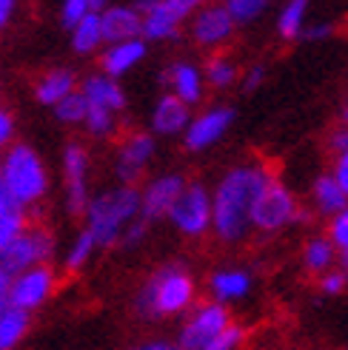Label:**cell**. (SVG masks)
Returning <instances> with one entry per match:
<instances>
[{"instance_id":"1","label":"cell","mask_w":348,"mask_h":350,"mask_svg":"<svg viewBox=\"0 0 348 350\" xmlns=\"http://www.w3.org/2000/svg\"><path fill=\"white\" fill-rule=\"evenodd\" d=\"M271 180V174L266 168L257 165H243L232 168L220 180L212 205H214V231L225 242H237L251 225V208Z\"/></svg>"},{"instance_id":"2","label":"cell","mask_w":348,"mask_h":350,"mask_svg":"<svg viewBox=\"0 0 348 350\" xmlns=\"http://www.w3.org/2000/svg\"><path fill=\"white\" fill-rule=\"evenodd\" d=\"M86 231H89L97 245H112L140 219V194L132 185H120L112 191H103L89 202L86 211Z\"/></svg>"},{"instance_id":"3","label":"cell","mask_w":348,"mask_h":350,"mask_svg":"<svg viewBox=\"0 0 348 350\" xmlns=\"http://www.w3.org/2000/svg\"><path fill=\"white\" fill-rule=\"evenodd\" d=\"M195 299V282L180 265H166L158 273H151V279L143 285V291L137 293V313L140 317H171L180 313Z\"/></svg>"},{"instance_id":"4","label":"cell","mask_w":348,"mask_h":350,"mask_svg":"<svg viewBox=\"0 0 348 350\" xmlns=\"http://www.w3.org/2000/svg\"><path fill=\"white\" fill-rule=\"evenodd\" d=\"M0 183L6 185L14 202H21L23 208L38 202L49 188L46 168L40 163V157L29 146H12L3 154V160H0Z\"/></svg>"},{"instance_id":"5","label":"cell","mask_w":348,"mask_h":350,"mask_svg":"<svg viewBox=\"0 0 348 350\" xmlns=\"http://www.w3.org/2000/svg\"><path fill=\"white\" fill-rule=\"evenodd\" d=\"M297 217L300 211H297V202H294L291 191L280 180L271 177L251 208V225L260 231H280L283 225L294 222Z\"/></svg>"},{"instance_id":"6","label":"cell","mask_w":348,"mask_h":350,"mask_svg":"<svg viewBox=\"0 0 348 350\" xmlns=\"http://www.w3.org/2000/svg\"><path fill=\"white\" fill-rule=\"evenodd\" d=\"M51 256V237L43 228H26L17 239L9 242V248L0 254V265L12 276H21L32 268H40Z\"/></svg>"},{"instance_id":"7","label":"cell","mask_w":348,"mask_h":350,"mask_svg":"<svg viewBox=\"0 0 348 350\" xmlns=\"http://www.w3.org/2000/svg\"><path fill=\"white\" fill-rule=\"evenodd\" d=\"M171 222L188 237H200L208 225L214 222V205L208 191L200 183H191L186 185V191L180 194L177 205L171 211Z\"/></svg>"},{"instance_id":"8","label":"cell","mask_w":348,"mask_h":350,"mask_svg":"<svg viewBox=\"0 0 348 350\" xmlns=\"http://www.w3.org/2000/svg\"><path fill=\"white\" fill-rule=\"evenodd\" d=\"M63 180H66V205L72 214L89 211V154L80 143H69L63 151Z\"/></svg>"},{"instance_id":"9","label":"cell","mask_w":348,"mask_h":350,"mask_svg":"<svg viewBox=\"0 0 348 350\" xmlns=\"http://www.w3.org/2000/svg\"><path fill=\"white\" fill-rule=\"evenodd\" d=\"M143 9V38L149 40H169L177 34V26L197 9L195 0H154L140 3Z\"/></svg>"},{"instance_id":"10","label":"cell","mask_w":348,"mask_h":350,"mask_svg":"<svg viewBox=\"0 0 348 350\" xmlns=\"http://www.w3.org/2000/svg\"><path fill=\"white\" fill-rule=\"evenodd\" d=\"M229 325V310L223 305H203L180 330V350H206Z\"/></svg>"},{"instance_id":"11","label":"cell","mask_w":348,"mask_h":350,"mask_svg":"<svg viewBox=\"0 0 348 350\" xmlns=\"http://www.w3.org/2000/svg\"><path fill=\"white\" fill-rule=\"evenodd\" d=\"M183 191H186V183H183V177H177V174H166V177L151 180L140 194V219L154 222L160 217H171Z\"/></svg>"},{"instance_id":"12","label":"cell","mask_w":348,"mask_h":350,"mask_svg":"<svg viewBox=\"0 0 348 350\" xmlns=\"http://www.w3.org/2000/svg\"><path fill=\"white\" fill-rule=\"evenodd\" d=\"M51 288H55V273H51L49 265L40 268H32L21 276H14V285H12V308L17 310H34L38 305H43L49 299Z\"/></svg>"},{"instance_id":"13","label":"cell","mask_w":348,"mask_h":350,"mask_svg":"<svg viewBox=\"0 0 348 350\" xmlns=\"http://www.w3.org/2000/svg\"><path fill=\"white\" fill-rule=\"evenodd\" d=\"M100 23H103V40L109 46L114 43H129V40H140L143 34V14L134 6H109L100 12Z\"/></svg>"},{"instance_id":"14","label":"cell","mask_w":348,"mask_h":350,"mask_svg":"<svg viewBox=\"0 0 348 350\" xmlns=\"http://www.w3.org/2000/svg\"><path fill=\"white\" fill-rule=\"evenodd\" d=\"M232 31H234V17L229 6H206L191 21V34H195L200 46H217L229 40Z\"/></svg>"},{"instance_id":"15","label":"cell","mask_w":348,"mask_h":350,"mask_svg":"<svg viewBox=\"0 0 348 350\" xmlns=\"http://www.w3.org/2000/svg\"><path fill=\"white\" fill-rule=\"evenodd\" d=\"M234 111L232 109H212V111H203L200 117L191 120V126L186 131V146L191 151H203L208 146H214L217 139L225 134V129L232 126Z\"/></svg>"},{"instance_id":"16","label":"cell","mask_w":348,"mask_h":350,"mask_svg":"<svg viewBox=\"0 0 348 350\" xmlns=\"http://www.w3.org/2000/svg\"><path fill=\"white\" fill-rule=\"evenodd\" d=\"M151 154H154V139L149 134H134L126 139L117 157V177L123 180V185L134 188V180L140 177V171L151 160Z\"/></svg>"},{"instance_id":"17","label":"cell","mask_w":348,"mask_h":350,"mask_svg":"<svg viewBox=\"0 0 348 350\" xmlns=\"http://www.w3.org/2000/svg\"><path fill=\"white\" fill-rule=\"evenodd\" d=\"M151 126L158 134H180V131H188L191 120H188V106L174 97V94H166L158 100L154 106V114H151Z\"/></svg>"},{"instance_id":"18","label":"cell","mask_w":348,"mask_h":350,"mask_svg":"<svg viewBox=\"0 0 348 350\" xmlns=\"http://www.w3.org/2000/svg\"><path fill=\"white\" fill-rule=\"evenodd\" d=\"M83 97L89 100V106H100V109H109V111H120L126 106V94L123 89L117 85L114 77L109 75H97V77H86L83 83Z\"/></svg>"},{"instance_id":"19","label":"cell","mask_w":348,"mask_h":350,"mask_svg":"<svg viewBox=\"0 0 348 350\" xmlns=\"http://www.w3.org/2000/svg\"><path fill=\"white\" fill-rule=\"evenodd\" d=\"M26 231V217L23 205L14 202V197L6 191V185L0 183V254L9 248V242L17 239Z\"/></svg>"},{"instance_id":"20","label":"cell","mask_w":348,"mask_h":350,"mask_svg":"<svg viewBox=\"0 0 348 350\" xmlns=\"http://www.w3.org/2000/svg\"><path fill=\"white\" fill-rule=\"evenodd\" d=\"M146 55V43L143 40H129V43H114L106 49V55H103V72L109 77H120L126 75L132 66H137Z\"/></svg>"},{"instance_id":"21","label":"cell","mask_w":348,"mask_h":350,"mask_svg":"<svg viewBox=\"0 0 348 350\" xmlns=\"http://www.w3.org/2000/svg\"><path fill=\"white\" fill-rule=\"evenodd\" d=\"M38 100L43 106H60L66 97L75 94V75L69 68H58V72H49L38 80V89H34Z\"/></svg>"},{"instance_id":"22","label":"cell","mask_w":348,"mask_h":350,"mask_svg":"<svg viewBox=\"0 0 348 350\" xmlns=\"http://www.w3.org/2000/svg\"><path fill=\"white\" fill-rule=\"evenodd\" d=\"M169 83L174 89V97H180L186 106L197 103L203 94V77L191 63H174L169 68Z\"/></svg>"},{"instance_id":"23","label":"cell","mask_w":348,"mask_h":350,"mask_svg":"<svg viewBox=\"0 0 348 350\" xmlns=\"http://www.w3.org/2000/svg\"><path fill=\"white\" fill-rule=\"evenodd\" d=\"M314 202L323 214H343L348 208V194L337 183V177H320L314 183Z\"/></svg>"},{"instance_id":"24","label":"cell","mask_w":348,"mask_h":350,"mask_svg":"<svg viewBox=\"0 0 348 350\" xmlns=\"http://www.w3.org/2000/svg\"><path fill=\"white\" fill-rule=\"evenodd\" d=\"M249 288H251V279L243 271H220L212 276V291L220 302L240 299V296L249 293Z\"/></svg>"},{"instance_id":"25","label":"cell","mask_w":348,"mask_h":350,"mask_svg":"<svg viewBox=\"0 0 348 350\" xmlns=\"http://www.w3.org/2000/svg\"><path fill=\"white\" fill-rule=\"evenodd\" d=\"M103 43V23H100V12H92L86 21L72 31V46L80 55H92V51Z\"/></svg>"},{"instance_id":"26","label":"cell","mask_w":348,"mask_h":350,"mask_svg":"<svg viewBox=\"0 0 348 350\" xmlns=\"http://www.w3.org/2000/svg\"><path fill=\"white\" fill-rule=\"evenodd\" d=\"M26 325H29V313L26 310L6 308L3 313H0V345H3V350L14 347L17 342L23 339Z\"/></svg>"},{"instance_id":"27","label":"cell","mask_w":348,"mask_h":350,"mask_svg":"<svg viewBox=\"0 0 348 350\" xmlns=\"http://www.w3.org/2000/svg\"><path fill=\"white\" fill-rule=\"evenodd\" d=\"M303 262L311 273H320L334 262V242L332 239H311L303 251Z\"/></svg>"},{"instance_id":"28","label":"cell","mask_w":348,"mask_h":350,"mask_svg":"<svg viewBox=\"0 0 348 350\" xmlns=\"http://www.w3.org/2000/svg\"><path fill=\"white\" fill-rule=\"evenodd\" d=\"M103 9V3H89V0H66V3L60 6V23L69 29V31H75L86 17H89L92 12Z\"/></svg>"},{"instance_id":"29","label":"cell","mask_w":348,"mask_h":350,"mask_svg":"<svg viewBox=\"0 0 348 350\" xmlns=\"http://www.w3.org/2000/svg\"><path fill=\"white\" fill-rule=\"evenodd\" d=\"M55 114L60 122H83L86 126V117H89V100L83 97V92H75L72 97H66L60 106H55Z\"/></svg>"},{"instance_id":"30","label":"cell","mask_w":348,"mask_h":350,"mask_svg":"<svg viewBox=\"0 0 348 350\" xmlns=\"http://www.w3.org/2000/svg\"><path fill=\"white\" fill-rule=\"evenodd\" d=\"M303 21H306V3L303 0H294L280 12V21H277V29H280L283 38H297L303 31Z\"/></svg>"},{"instance_id":"31","label":"cell","mask_w":348,"mask_h":350,"mask_svg":"<svg viewBox=\"0 0 348 350\" xmlns=\"http://www.w3.org/2000/svg\"><path fill=\"white\" fill-rule=\"evenodd\" d=\"M97 248V239L89 234V231H83L77 239H75V245L69 248V256H66V268L69 271H80L86 262L92 259V251Z\"/></svg>"},{"instance_id":"32","label":"cell","mask_w":348,"mask_h":350,"mask_svg":"<svg viewBox=\"0 0 348 350\" xmlns=\"http://www.w3.org/2000/svg\"><path fill=\"white\" fill-rule=\"evenodd\" d=\"M234 77H237V68H234V63L229 57H212V60H208L206 80L212 83V85H217V89H225V85L234 83Z\"/></svg>"},{"instance_id":"33","label":"cell","mask_w":348,"mask_h":350,"mask_svg":"<svg viewBox=\"0 0 348 350\" xmlns=\"http://www.w3.org/2000/svg\"><path fill=\"white\" fill-rule=\"evenodd\" d=\"M114 111L109 109H100V106H89V117H86V129H89V134L95 137H109L114 131Z\"/></svg>"},{"instance_id":"34","label":"cell","mask_w":348,"mask_h":350,"mask_svg":"<svg viewBox=\"0 0 348 350\" xmlns=\"http://www.w3.org/2000/svg\"><path fill=\"white\" fill-rule=\"evenodd\" d=\"M229 12L234 17V23H249V21H254V17H260L266 12V3L263 0H232Z\"/></svg>"},{"instance_id":"35","label":"cell","mask_w":348,"mask_h":350,"mask_svg":"<svg viewBox=\"0 0 348 350\" xmlns=\"http://www.w3.org/2000/svg\"><path fill=\"white\" fill-rule=\"evenodd\" d=\"M240 342H243V330H240L237 325H229L220 336H214L212 342H208L206 350H234Z\"/></svg>"},{"instance_id":"36","label":"cell","mask_w":348,"mask_h":350,"mask_svg":"<svg viewBox=\"0 0 348 350\" xmlns=\"http://www.w3.org/2000/svg\"><path fill=\"white\" fill-rule=\"evenodd\" d=\"M332 242L343 254H348V208L343 214H337L334 222H332Z\"/></svg>"},{"instance_id":"37","label":"cell","mask_w":348,"mask_h":350,"mask_svg":"<svg viewBox=\"0 0 348 350\" xmlns=\"http://www.w3.org/2000/svg\"><path fill=\"white\" fill-rule=\"evenodd\" d=\"M12 285H14V276L0 265V313L12 308Z\"/></svg>"},{"instance_id":"38","label":"cell","mask_w":348,"mask_h":350,"mask_svg":"<svg viewBox=\"0 0 348 350\" xmlns=\"http://www.w3.org/2000/svg\"><path fill=\"white\" fill-rule=\"evenodd\" d=\"M345 273L343 271H332V273H325L323 279H320V288H323V293H340L343 288H345Z\"/></svg>"},{"instance_id":"39","label":"cell","mask_w":348,"mask_h":350,"mask_svg":"<svg viewBox=\"0 0 348 350\" xmlns=\"http://www.w3.org/2000/svg\"><path fill=\"white\" fill-rule=\"evenodd\" d=\"M12 134H14V122H12L9 111H3V109H0V148H3V146H9Z\"/></svg>"},{"instance_id":"40","label":"cell","mask_w":348,"mask_h":350,"mask_svg":"<svg viewBox=\"0 0 348 350\" xmlns=\"http://www.w3.org/2000/svg\"><path fill=\"white\" fill-rule=\"evenodd\" d=\"M334 177H337V183L343 185V191L348 194V151L337 157V171H334Z\"/></svg>"},{"instance_id":"41","label":"cell","mask_w":348,"mask_h":350,"mask_svg":"<svg viewBox=\"0 0 348 350\" xmlns=\"http://www.w3.org/2000/svg\"><path fill=\"white\" fill-rule=\"evenodd\" d=\"M332 148H334L337 154H345V151H348V129H337V131L332 134Z\"/></svg>"},{"instance_id":"42","label":"cell","mask_w":348,"mask_h":350,"mask_svg":"<svg viewBox=\"0 0 348 350\" xmlns=\"http://www.w3.org/2000/svg\"><path fill=\"white\" fill-rule=\"evenodd\" d=\"M263 66H254L251 72H249V77H246V92H251V89H257L260 83H263Z\"/></svg>"},{"instance_id":"43","label":"cell","mask_w":348,"mask_h":350,"mask_svg":"<svg viewBox=\"0 0 348 350\" xmlns=\"http://www.w3.org/2000/svg\"><path fill=\"white\" fill-rule=\"evenodd\" d=\"M12 12H14V3H12V0H0V29H3V26L9 23Z\"/></svg>"},{"instance_id":"44","label":"cell","mask_w":348,"mask_h":350,"mask_svg":"<svg viewBox=\"0 0 348 350\" xmlns=\"http://www.w3.org/2000/svg\"><path fill=\"white\" fill-rule=\"evenodd\" d=\"M325 34H332V26H325V23H323V26L308 29V31H306V38H308V40H317V38H325Z\"/></svg>"},{"instance_id":"45","label":"cell","mask_w":348,"mask_h":350,"mask_svg":"<svg viewBox=\"0 0 348 350\" xmlns=\"http://www.w3.org/2000/svg\"><path fill=\"white\" fill-rule=\"evenodd\" d=\"M134 350H177V347H171L166 342H149V345H140V347H134Z\"/></svg>"},{"instance_id":"46","label":"cell","mask_w":348,"mask_h":350,"mask_svg":"<svg viewBox=\"0 0 348 350\" xmlns=\"http://www.w3.org/2000/svg\"><path fill=\"white\" fill-rule=\"evenodd\" d=\"M340 262H343V273L348 276V254H343V259H340Z\"/></svg>"},{"instance_id":"47","label":"cell","mask_w":348,"mask_h":350,"mask_svg":"<svg viewBox=\"0 0 348 350\" xmlns=\"http://www.w3.org/2000/svg\"><path fill=\"white\" fill-rule=\"evenodd\" d=\"M0 350H3V345H0Z\"/></svg>"},{"instance_id":"48","label":"cell","mask_w":348,"mask_h":350,"mask_svg":"<svg viewBox=\"0 0 348 350\" xmlns=\"http://www.w3.org/2000/svg\"><path fill=\"white\" fill-rule=\"evenodd\" d=\"M345 117H348V111H345Z\"/></svg>"}]
</instances>
